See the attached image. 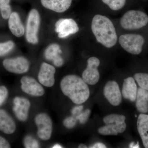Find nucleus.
<instances>
[{
  "label": "nucleus",
  "mask_w": 148,
  "mask_h": 148,
  "mask_svg": "<svg viewBox=\"0 0 148 148\" xmlns=\"http://www.w3.org/2000/svg\"><path fill=\"white\" fill-rule=\"evenodd\" d=\"M60 87L64 95L77 105L84 103L90 96V90L87 84L82 78L75 75L64 77L60 83Z\"/></svg>",
  "instance_id": "1"
},
{
  "label": "nucleus",
  "mask_w": 148,
  "mask_h": 148,
  "mask_svg": "<svg viewBox=\"0 0 148 148\" xmlns=\"http://www.w3.org/2000/svg\"><path fill=\"white\" fill-rule=\"evenodd\" d=\"M91 30L98 42L105 47H113L117 41V35L112 21L107 16L96 14L92 18Z\"/></svg>",
  "instance_id": "2"
},
{
  "label": "nucleus",
  "mask_w": 148,
  "mask_h": 148,
  "mask_svg": "<svg viewBox=\"0 0 148 148\" xmlns=\"http://www.w3.org/2000/svg\"><path fill=\"white\" fill-rule=\"evenodd\" d=\"M148 23V15L141 11L131 10L122 16L120 24L126 30H136L145 27Z\"/></svg>",
  "instance_id": "3"
},
{
  "label": "nucleus",
  "mask_w": 148,
  "mask_h": 148,
  "mask_svg": "<svg viewBox=\"0 0 148 148\" xmlns=\"http://www.w3.org/2000/svg\"><path fill=\"white\" fill-rule=\"evenodd\" d=\"M119 41L125 50L131 54L138 55L142 52L145 40L141 35L127 34L120 36Z\"/></svg>",
  "instance_id": "4"
},
{
  "label": "nucleus",
  "mask_w": 148,
  "mask_h": 148,
  "mask_svg": "<svg viewBox=\"0 0 148 148\" xmlns=\"http://www.w3.org/2000/svg\"><path fill=\"white\" fill-rule=\"evenodd\" d=\"M40 21V14L38 11L36 9L30 11L27 20L26 38L31 43L36 44L38 42V33Z\"/></svg>",
  "instance_id": "5"
},
{
  "label": "nucleus",
  "mask_w": 148,
  "mask_h": 148,
  "mask_svg": "<svg viewBox=\"0 0 148 148\" xmlns=\"http://www.w3.org/2000/svg\"><path fill=\"white\" fill-rule=\"evenodd\" d=\"M35 122L37 127V135L41 140H47L51 137L52 123L47 114L41 113L35 117Z\"/></svg>",
  "instance_id": "6"
},
{
  "label": "nucleus",
  "mask_w": 148,
  "mask_h": 148,
  "mask_svg": "<svg viewBox=\"0 0 148 148\" xmlns=\"http://www.w3.org/2000/svg\"><path fill=\"white\" fill-rule=\"evenodd\" d=\"M100 61L95 57H91L87 61L86 69L83 73V79L87 84L94 85L96 84L100 79V73L98 68L100 66Z\"/></svg>",
  "instance_id": "7"
},
{
  "label": "nucleus",
  "mask_w": 148,
  "mask_h": 148,
  "mask_svg": "<svg viewBox=\"0 0 148 148\" xmlns=\"http://www.w3.org/2000/svg\"><path fill=\"white\" fill-rule=\"evenodd\" d=\"M3 64L7 71L15 74H21L26 73L29 68V61L23 57L5 59Z\"/></svg>",
  "instance_id": "8"
},
{
  "label": "nucleus",
  "mask_w": 148,
  "mask_h": 148,
  "mask_svg": "<svg viewBox=\"0 0 148 148\" xmlns=\"http://www.w3.org/2000/svg\"><path fill=\"white\" fill-rule=\"evenodd\" d=\"M104 96L110 104L114 106H119L122 102V94L119 86L114 81H109L103 90Z\"/></svg>",
  "instance_id": "9"
},
{
  "label": "nucleus",
  "mask_w": 148,
  "mask_h": 148,
  "mask_svg": "<svg viewBox=\"0 0 148 148\" xmlns=\"http://www.w3.org/2000/svg\"><path fill=\"white\" fill-rule=\"evenodd\" d=\"M56 31L60 38H64L76 34L79 29L76 21L72 18H61L55 24Z\"/></svg>",
  "instance_id": "10"
},
{
  "label": "nucleus",
  "mask_w": 148,
  "mask_h": 148,
  "mask_svg": "<svg viewBox=\"0 0 148 148\" xmlns=\"http://www.w3.org/2000/svg\"><path fill=\"white\" fill-rule=\"evenodd\" d=\"M21 82V89L25 93L34 96H41L44 94L43 88L33 78L23 77Z\"/></svg>",
  "instance_id": "11"
},
{
  "label": "nucleus",
  "mask_w": 148,
  "mask_h": 148,
  "mask_svg": "<svg viewBox=\"0 0 148 148\" xmlns=\"http://www.w3.org/2000/svg\"><path fill=\"white\" fill-rule=\"evenodd\" d=\"M55 69L53 66L47 63H43L38 75L40 83L47 87L53 86L55 83Z\"/></svg>",
  "instance_id": "12"
},
{
  "label": "nucleus",
  "mask_w": 148,
  "mask_h": 148,
  "mask_svg": "<svg viewBox=\"0 0 148 148\" xmlns=\"http://www.w3.org/2000/svg\"><path fill=\"white\" fill-rule=\"evenodd\" d=\"M13 102V110L16 117L21 121L27 120L31 106L30 101L27 98L17 97L14 99Z\"/></svg>",
  "instance_id": "13"
},
{
  "label": "nucleus",
  "mask_w": 148,
  "mask_h": 148,
  "mask_svg": "<svg viewBox=\"0 0 148 148\" xmlns=\"http://www.w3.org/2000/svg\"><path fill=\"white\" fill-rule=\"evenodd\" d=\"M72 0H41L42 5L45 8L58 13H62L69 9Z\"/></svg>",
  "instance_id": "14"
},
{
  "label": "nucleus",
  "mask_w": 148,
  "mask_h": 148,
  "mask_svg": "<svg viewBox=\"0 0 148 148\" xmlns=\"http://www.w3.org/2000/svg\"><path fill=\"white\" fill-rule=\"evenodd\" d=\"M138 88L135 80L132 77H129L124 79L122 89V94L125 99L131 102L136 100Z\"/></svg>",
  "instance_id": "15"
},
{
  "label": "nucleus",
  "mask_w": 148,
  "mask_h": 148,
  "mask_svg": "<svg viewBox=\"0 0 148 148\" xmlns=\"http://www.w3.org/2000/svg\"><path fill=\"white\" fill-rule=\"evenodd\" d=\"M8 26L11 32L15 36L21 37L25 33V29L17 12L11 14L9 18Z\"/></svg>",
  "instance_id": "16"
},
{
  "label": "nucleus",
  "mask_w": 148,
  "mask_h": 148,
  "mask_svg": "<svg viewBox=\"0 0 148 148\" xmlns=\"http://www.w3.org/2000/svg\"><path fill=\"white\" fill-rule=\"evenodd\" d=\"M16 126L14 120L4 110H0V130L7 134L13 133Z\"/></svg>",
  "instance_id": "17"
},
{
  "label": "nucleus",
  "mask_w": 148,
  "mask_h": 148,
  "mask_svg": "<svg viewBox=\"0 0 148 148\" xmlns=\"http://www.w3.org/2000/svg\"><path fill=\"white\" fill-rule=\"evenodd\" d=\"M62 51L60 46L56 44L51 45L47 48L45 53V58L47 60L53 61L56 67H61L64 63L63 58L59 55Z\"/></svg>",
  "instance_id": "18"
},
{
  "label": "nucleus",
  "mask_w": 148,
  "mask_h": 148,
  "mask_svg": "<svg viewBox=\"0 0 148 148\" xmlns=\"http://www.w3.org/2000/svg\"><path fill=\"white\" fill-rule=\"evenodd\" d=\"M137 128L143 145L148 148V115L141 114L138 117Z\"/></svg>",
  "instance_id": "19"
},
{
  "label": "nucleus",
  "mask_w": 148,
  "mask_h": 148,
  "mask_svg": "<svg viewBox=\"0 0 148 148\" xmlns=\"http://www.w3.org/2000/svg\"><path fill=\"white\" fill-rule=\"evenodd\" d=\"M136 107L143 114L148 112V91L143 88H138L136 96Z\"/></svg>",
  "instance_id": "20"
},
{
  "label": "nucleus",
  "mask_w": 148,
  "mask_h": 148,
  "mask_svg": "<svg viewBox=\"0 0 148 148\" xmlns=\"http://www.w3.org/2000/svg\"><path fill=\"white\" fill-rule=\"evenodd\" d=\"M126 117L123 115L116 114H110L106 116L103 118V122L105 124L118 125L125 122Z\"/></svg>",
  "instance_id": "21"
},
{
  "label": "nucleus",
  "mask_w": 148,
  "mask_h": 148,
  "mask_svg": "<svg viewBox=\"0 0 148 148\" xmlns=\"http://www.w3.org/2000/svg\"><path fill=\"white\" fill-rule=\"evenodd\" d=\"M10 0H0V11L3 18L7 19L11 14V8L10 5Z\"/></svg>",
  "instance_id": "22"
},
{
  "label": "nucleus",
  "mask_w": 148,
  "mask_h": 148,
  "mask_svg": "<svg viewBox=\"0 0 148 148\" xmlns=\"http://www.w3.org/2000/svg\"><path fill=\"white\" fill-rule=\"evenodd\" d=\"M134 79L141 88L148 91V74L138 73L134 75Z\"/></svg>",
  "instance_id": "23"
},
{
  "label": "nucleus",
  "mask_w": 148,
  "mask_h": 148,
  "mask_svg": "<svg viewBox=\"0 0 148 148\" xmlns=\"http://www.w3.org/2000/svg\"><path fill=\"white\" fill-rule=\"evenodd\" d=\"M104 3L107 5L111 9L119 10L125 5L126 0H102Z\"/></svg>",
  "instance_id": "24"
},
{
  "label": "nucleus",
  "mask_w": 148,
  "mask_h": 148,
  "mask_svg": "<svg viewBox=\"0 0 148 148\" xmlns=\"http://www.w3.org/2000/svg\"><path fill=\"white\" fill-rule=\"evenodd\" d=\"M98 132L103 135H117L118 134L115 129L114 124H106V125L99 127Z\"/></svg>",
  "instance_id": "25"
},
{
  "label": "nucleus",
  "mask_w": 148,
  "mask_h": 148,
  "mask_svg": "<svg viewBox=\"0 0 148 148\" xmlns=\"http://www.w3.org/2000/svg\"><path fill=\"white\" fill-rule=\"evenodd\" d=\"M14 43L12 41L0 43V56L5 55L12 50L14 47Z\"/></svg>",
  "instance_id": "26"
},
{
  "label": "nucleus",
  "mask_w": 148,
  "mask_h": 148,
  "mask_svg": "<svg viewBox=\"0 0 148 148\" xmlns=\"http://www.w3.org/2000/svg\"><path fill=\"white\" fill-rule=\"evenodd\" d=\"M24 144L25 147L27 148H37L40 147L38 141L31 136H27L25 137Z\"/></svg>",
  "instance_id": "27"
},
{
  "label": "nucleus",
  "mask_w": 148,
  "mask_h": 148,
  "mask_svg": "<svg viewBox=\"0 0 148 148\" xmlns=\"http://www.w3.org/2000/svg\"><path fill=\"white\" fill-rule=\"evenodd\" d=\"M91 111L89 109H87L84 112H82L76 116L77 120L79 121V122L82 124H84L89 118Z\"/></svg>",
  "instance_id": "28"
},
{
  "label": "nucleus",
  "mask_w": 148,
  "mask_h": 148,
  "mask_svg": "<svg viewBox=\"0 0 148 148\" xmlns=\"http://www.w3.org/2000/svg\"><path fill=\"white\" fill-rule=\"evenodd\" d=\"M75 117L72 116L68 117L64 120L63 123L64 126L68 128H72L75 127L77 121Z\"/></svg>",
  "instance_id": "29"
},
{
  "label": "nucleus",
  "mask_w": 148,
  "mask_h": 148,
  "mask_svg": "<svg viewBox=\"0 0 148 148\" xmlns=\"http://www.w3.org/2000/svg\"><path fill=\"white\" fill-rule=\"evenodd\" d=\"M8 94V90L4 86H0V106L5 101Z\"/></svg>",
  "instance_id": "30"
},
{
  "label": "nucleus",
  "mask_w": 148,
  "mask_h": 148,
  "mask_svg": "<svg viewBox=\"0 0 148 148\" xmlns=\"http://www.w3.org/2000/svg\"><path fill=\"white\" fill-rule=\"evenodd\" d=\"M84 108L83 106H75L72 109L71 113L73 116L76 117L82 112Z\"/></svg>",
  "instance_id": "31"
},
{
  "label": "nucleus",
  "mask_w": 148,
  "mask_h": 148,
  "mask_svg": "<svg viewBox=\"0 0 148 148\" xmlns=\"http://www.w3.org/2000/svg\"><path fill=\"white\" fill-rule=\"evenodd\" d=\"M11 146L9 143L5 138L0 136V148H10Z\"/></svg>",
  "instance_id": "32"
},
{
  "label": "nucleus",
  "mask_w": 148,
  "mask_h": 148,
  "mask_svg": "<svg viewBox=\"0 0 148 148\" xmlns=\"http://www.w3.org/2000/svg\"><path fill=\"white\" fill-rule=\"evenodd\" d=\"M106 147H107L104 144L101 143H95L94 145L91 146V147H90V148H105Z\"/></svg>",
  "instance_id": "33"
},
{
  "label": "nucleus",
  "mask_w": 148,
  "mask_h": 148,
  "mask_svg": "<svg viewBox=\"0 0 148 148\" xmlns=\"http://www.w3.org/2000/svg\"><path fill=\"white\" fill-rule=\"evenodd\" d=\"M130 148H137L140 147V146H139V143L138 142L137 143L135 144L134 142H132V143H130L129 145Z\"/></svg>",
  "instance_id": "34"
},
{
  "label": "nucleus",
  "mask_w": 148,
  "mask_h": 148,
  "mask_svg": "<svg viewBox=\"0 0 148 148\" xmlns=\"http://www.w3.org/2000/svg\"><path fill=\"white\" fill-rule=\"evenodd\" d=\"M53 148H62V146L60 145L59 144H56L54 145L53 147Z\"/></svg>",
  "instance_id": "35"
},
{
  "label": "nucleus",
  "mask_w": 148,
  "mask_h": 148,
  "mask_svg": "<svg viewBox=\"0 0 148 148\" xmlns=\"http://www.w3.org/2000/svg\"><path fill=\"white\" fill-rule=\"evenodd\" d=\"M79 148H87V146L85 145H84V144H80L78 147Z\"/></svg>",
  "instance_id": "36"
}]
</instances>
